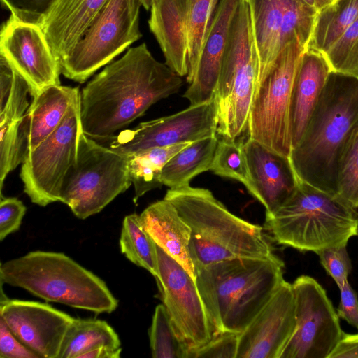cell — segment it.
<instances>
[{
  "mask_svg": "<svg viewBox=\"0 0 358 358\" xmlns=\"http://www.w3.org/2000/svg\"><path fill=\"white\" fill-rule=\"evenodd\" d=\"M121 352L122 348H99L83 355L81 358H118Z\"/></svg>",
  "mask_w": 358,
  "mask_h": 358,
  "instance_id": "cell-45",
  "label": "cell"
},
{
  "mask_svg": "<svg viewBox=\"0 0 358 358\" xmlns=\"http://www.w3.org/2000/svg\"><path fill=\"white\" fill-rule=\"evenodd\" d=\"M0 55L27 81L32 97L49 86L60 85L59 61L39 25L10 15L1 30Z\"/></svg>",
  "mask_w": 358,
  "mask_h": 358,
  "instance_id": "cell-15",
  "label": "cell"
},
{
  "mask_svg": "<svg viewBox=\"0 0 358 358\" xmlns=\"http://www.w3.org/2000/svg\"><path fill=\"white\" fill-rule=\"evenodd\" d=\"M0 280L46 301L97 314L118 306L102 279L62 252L32 251L8 260L1 264Z\"/></svg>",
  "mask_w": 358,
  "mask_h": 358,
  "instance_id": "cell-5",
  "label": "cell"
},
{
  "mask_svg": "<svg viewBox=\"0 0 358 358\" xmlns=\"http://www.w3.org/2000/svg\"><path fill=\"white\" fill-rule=\"evenodd\" d=\"M296 326L292 285L284 280L265 306L238 334L236 358H280Z\"/></svg>",
  "mask_w": 358,
  "mask_h": 358,
  "instance_id": "cell-17",
  "label": "cell"
},
{
  "mask_svg": "<svg viewBox=\"0 0 358 358\" xmlns=\"http://www.w3.org/2000/svg\"><path fill=\"white\" fill-rule=\"evenodd\" d=\"M140 1L145 10H150L153 0H140Z\"/></svg>",
  "mask_w": 358,
  "mask_h": 358,
  "instance_id": "cell-47",
  "label": "cell"
},
{
  "mask_svg": "<svg viewBox=\"0 0 358 358\" xmlns=\"http://www.w3.org/2000/svg\"><path fill=\"white\" fill-rule=\"evenodd\" d=\"M243 139L232 141L221 138L218 140L210 167L215 174L239 181L250 192L252 182L243 144Z\"/></svg>",
  "mask_w": 358,
  "mask_h": 358,
  "instance_id": "cell-35",
  "label": "cell"
},
{
  "mask_svg": "<svg viewBox=\"0 0 358 358\" xmlns=\"http://www.w3.org/2000/svg\"><path fill=\"white\" fill-rule=\"evenodd\" d=\"M358 17V0H336L317 13L306 49L324 55Z\"/></svg>",
  "mask_w": 358,
  "mask_h": 358,
  "instance_id": "cell-29",
  "label": "cell"
},
{
  "mask_svg": "<svg viewBox=\"0 0 358 358\" xmlns=\"http://www.w3.org/2000/svg\"><path fill=\"white\" fill-rule=\"evenodd\" d=\"M323 55L332 73L358 79V17Z\"/></svg>",
  "mask_w": 358,
  "mask_h": 358,
  "instance_id": "cell-36",
  "label": "cell"
},
{
  "mask_svg": "<svg viewBox=\"0 0 358 358\" xmlns=\"http://www.w3.org/2000/svg\"><path fill=\"white\" fill-rule=\"evenodd\" d=\"M148 24L165 58L180 77L188 73L186 0H153Z\"/></svg>",
  "mask_w": 358,
  "mask_h": 358,
  "instance_id": "cell-23",
  "label": "cell"
},
{
  "mask_svg": "<svg viewBox=\"0 0 358 358\" xmlns=\"http://www.w3.org/2000/svg\"><path fill=\"white\" fill-rule=\"evenodd\" d=\"M246 1L250 10L261 72L274 63L283 48L282 28L289 0Z\"/></svg>",
  "mask_w": 358,
  "mask_h": 358,
  "instance_id": "cell-26",
  "label": "cell"
},
{
  "mask_svg": "<svg viewBox=\"0 0 358 358\" xmlns=\"http://www.w3.org/2000/svg\"><path fill=\"white\" fill-rule=\"evenodd\" d=\"M80 96L78 87L55 85L32 97L20 127L25 156L55 131Z\"/></svg>",
  "mask_w": 358,
  "mask_h": 358,
  "instance_id": "cell-22",
  "label": "cell"
},
{
  "mask_svg": "<svg viewBox=\"0 0 358 358\" xmlns=\"http://www.w3.org/2000/svg\"><path fill=\"white\" fill-rule=\"evenodd\" d=\"M0 318L11 332L40 358H58L74 317L33 301H1Z\"/></svg>",
  "mask_w": 358,
  "mask_h": 358,
  "instance_id": "cell-16",
  "label": "cell"
},
{
  "mask_svg": "<svg viewBox=\"0 0 358 358\" xmlns=\"http://www.w3.org/2000/svg\"><path fill=\"white\" fill-rule=\"evenodd\" d=\"M329 358H358V333L343 336Z\"/></svg>",
  "mask_w": 358,
  "mask_h": 358,
  "instance_id": "cell-44",
  "label": "cell"
},
{
  "mask_svg": "<svg viewBox=\"0 0 358 358\" xmlns=\"http://www.w3.org/2000/svg\"><path fill=\"white\" fill-rule=\"evenodd\" d=\"M357 236H358V229H357Z\"/></svg>",
  "mask_w": 358,
  "mask_h": 358,
  "instance_id": "cell-49",
  "label": "cell"
},
{
  "mask_svg": "<svg viewBox=\"0 0 358 358\" xmlns=\"http://www.w3.org/2000/svg\"><path fill=\"white\" fill-rule=\"evenodd\" d=\"M218 140L217 134L201 138L173 155L162 169L163 185L169 189L182 187L197 175L210 171Z\"/></svg>",
  "mask_w": 358,
  "mask_h": 358,
  "instance_id": "cell-27",
  "label": "cell"
},
{
  "mask_svg": "<svg viewBox=\"0 0 358 358\" xmlns=\"http://www.w3.org/2000/svg\"><path fill=\"white\" fill-rule=\"evenodd\" d=\"M358 121V79L331 73L289 162L296 178L337 195V164Z\"/></svg>",
  "mask_w": 358,
  "mask_h": 358,
  "instance_id": "cell-4",
  "label": "cell"
},
{
  "mask_svg": "<svg viewBox=\"0 0 358 358\" xmlns=\"http://www.w3.org/2000/svg\"><path fill=\"white\" fill-rule=\"evenodd\" d=\"M188 73L190 84L195 74L219 0H186Z\"/></svg>",
  "mask_w": 358,
  "mask_h": 358,
  "instance_id": "cell-31",
  "label": "cell"
},
{
  "mask_svg": "<svg viewBox=\"0 0 358 358\" xmlns=\"http://www.w3.org/2000/svg\"><path fill=\"white\" fill-rule=\"evenodd\" d=\"M189 143L153 148L128 155L129 172L134 187V203L148 192L161 188L163 167L173 155Z\"/></svg>",
  "mask_w": 358,
  "mask_h": 358,
  "instance_id": "cell-30",
  "label": "cell"
},
{
  "mask_svg": "<svg viewBox=\"0 0 358 358\" xmlns=\"http://www.w3.org/2000/svg\"><path fill=\"white\" fill-rule=\"evenodd\" d=\"M331 73L330 66L322 53L309 49L304 50L296 74L290 103L292 148L301 139Z\"/></svg>",
  "mask_w": 358,
  "mask_h": 358,
  "instance_id": "cell-21",
  "label": "cell"
},
{
  "mask_svg": "<svg viewBox=\"0 0 358 358\" xmlns=\"http://www.w3.org/2000/svg\"><path fill=\"white\" fill-rule=\"evenodd\" d=\"M164 199L191 229L189 250L196 274L223 260L274 255L264 229L233 214L209 189L188 185L168 189Z\"/></svg>",
  "mask_w": 358,
  "mask_h": 358,
  "instance_id": "cell-3",
  "label": "cell"
},
{
  "mask_svg": "<svg viewBox=\"0 0 358 358\" xmlns=\"http://www.w3.org/2000/svg\"><path fill=\"white\" fill-rule=\"evenodd\" d=\"M121 252L133 264L157 275L156 243L143 227L139 215L124 217L120 238Z\"/></svg>",
  "mask_w": 358,
  "mask_h": 358,
  "instance_id": "cell-32",
  "label": "cell"
},
{
  "mask_svg": "<svg viewBox=\"0 0 358 358\" xmlns=\"http://www.w3.org/2000/svg\"><path fill=\"white\" fill-rule=\"evenodd\" d=\"M99 348H122L120 339L114 329L104 320L74 318L58 358H81Z\"/></svg>",
  "mask_w": 358,
  "mask_h": 358,
  "instance_id": "cell-28",
  "label": "cell"
},
{
  "mask_svg": "<svg viewBox=\"0 0 358 358\" xmlns=\"http://www.w3.org/2000/svg\"><path fill=\"white\" fill-rule=\"evenodd\" d=\"M284 268L274 254L226 259L198 271L196 285L215 333H241L285 280Z\"/></svg>",
  "mask_w": 358,
  "mask_h": 358,
  "instance_id": "cell-2",
  "label": "cell"
},
{
  "mask_svg": "<svg viewBox=\"0 0 358 358\" xmlns=\"http://www.w3.org/2000/svg\"><path fill=\"white\" fill-rule=\"evenodd\" d=\"M27 210L24 203L15 197H1L0 202V240L17 231L22 224Z\"/></svg>",
  "mask_w": 358,
  "mask_h": 358,
  "instance_id": "cell-40",
  "label": "cell"
},
{
  "mask_svg": "<svg viewBox=\"0 0 358 358\" xmlns=\"http://www.w3.org/2000/svg\"><path fill=\"white\" fill-rule=\"evenodd\" d=\"M160 299L174 330L189 350L208 343L215 334L195 280L176 260L156 245Z\"/></svg>",
  "mask_w": 358,
  "mask_h": 358,
  "instance_id": "cell-13",
  "label": "cell"
},
{
  "mask_svg": "<svg viewBox=\"0 0 358 358\" xmlns=\"http://www.w3.org/2000/svg\"><path fill=\"white\" fill-rule=\"evenodd\" d=\"M109 0H56L39 26L59 61Z\"/></svg>",
  "mask_w": 358,
  "mask_h": 358,
  "instance_id": "cell-20",
  "label": "cell"
},
{
  "mask_svg": "<svg viewBox=\"0 0 358 358\" xmlns=\"http://www.w3.org/2000/svg\"><path fill=\"white\" fill-rule=\"evenodd\" d=\"M336 0H315V6L318 11L324 6L333 3Z\"/></svg>",
  "mask_w": 358,
  "mask_h": 358,
  "instance_id": "cell-46",
  "label": "cell"
},
{
  "mask_svg": "<svg viewBox=\"0 0 358 358\" xmlns=\"http://www.w3.org/2000/svg\"><path fill=\"white\" fill-rule=\"evenodd\" d=\"M264 226L278 244L316 253L347 245L357 236L358 211L338 196L298 180L282 204L266 215Z\"/></svg>",
  "mask_w": 358,
  "mask_h": 358,
  "instance_id": "cell-6",
  "label": "cell"
},
{
  "mask_svg": "<svg viewBox=\"0 0 358 358\" xmlns=\"http://www.w3.org/2000/svg\"><path fill=\"white\" fill-rule=\"evenodd\" d=\"M346 246L328 248L316 252L320 264L338 287L348 281L352 268Z\"/></svg>",
  "mask_w": 358,
  "mask_h": 358,
  "instance_id": "cell-37",
  "label": "cell"
},
{
  "mask_svg": "<svg viewBox=\"0 0 358 358\" xmlns=\"http://www.w3.org/2000/svg\"><path fill=\"white\" fill-rule=\"evenodd\" d=\"M80 96L59 126L21 164L20 178L31 201L40 206L60 201L65 176L75 164L81 134Z\"/></svg>",
  "mask_w": 358,
  "mask_h": 358,
  "instance_id": "cell-11",
  "label": "cell"
},
{
  "mask_svg": "<svg viewBox=\"0 0 358 358\" xmlns=\"http://www.w3.org/2000/svg\"><path fill=\"white\" fill-rule=\"evenodd\" d=\"M337 196L358 208V121L348 134L337 164Z\"/></svg>",
  "mask_w": 358,
  "mask_h": 358,
  "instance_id": "cell-33",
  "label": "cell"
},
{
  "mask_svg": "<svg viewBox=\"0 0 358 358\" xmlns=\"http://www.w3.org/2000/svg\"><path fill=\"white\" fill-rule=\"evenodd\" d=\"M238 334L217 332L201 347L189 350L188 358H236Z\"/></svg>",
  "mask_w": 358,
  "mask_h": 358,
  "instance_id": "cell-38",
  "label": "cell"
},
{
  "mask_svg": "<svg viewBox=\"0 0 358 358\" xmlns=\"http://www.w3.org/2000/svg\"><path fill=\"white\" fill-rule=\"evenodd\" d=\"M252 182L250 194L273 214L294 191L298 179L289 159L248 138L243 144Z\"/></svg>",
  "mask_w": 358,
  "mask_h": 358,
  "instance_id": "cell-18",
  "label": "cell"
},
{
  "mask_svg": "<svg viewBox=\"0 0 358 358\" xmlns=\"http://www.w3.org/2000/svg\"><path fill=\"white\" fill-rule=\"evenodd\" d=\"M140 0H109L59 61L61 73L83 83L141 37Z\"/></svg>",
  "mask_w": 358,
  "mask_h": 358,
  "instance_id": "cell-10",
  "label": "cell"
},
{
  "mask_svg": "<svg viewBox=\"0 0 358 358\" xmlns=\"http://www.w3.org/2000/svg\"><path fill=\"white\" fill-rule=\"evenodd\" d=\"M153 358H188V349L177 336L165 306H156L149 329Z\"/></svg>",
  "mask_w": 358,
  "mask_h": 358,
  "instance_id": "cell-34",
  "label": "cell"
},
{
  "mask_svg": "<svg viewBox=\"0 0 358 358\" xmlns=\"http://www.w3.org/2000/svg\"><path fill=\"white\" fill-rule=\"evenodd\" d=\"M141 224L154 242L180 264L196 282L190 257L191 229L165 199L148 206L140 215Z\"/></svg>",
  "mask_w": 358,
  "mask_h": 358,
  "instance_id": "cell-24",
  "label": "cell"
},
{
  "mask_svg": "<svg viewBox=\"0 0 358 358\" xmlns=\"http://www.w3.org/2000/svg\"><path fill=\"white\" fill-rule=\"evenodd\" d=\"M241 0H220L192 83L182 96L190 105L214 99L233 20Z\"/></svg>",
  "mask_w": 358,
  "mask_h": 358,
  "instance_id": "cell-19",
  "label": "cell"
},
{
  "mask_svg": "<svg viewBox=\"0 0 358 358\" xmlns=\"http://www.w3.org/2000/svg\"><path fill=\"white\" fill-rule=\"evenodd\" d=\"M182 77L157 61L145 43L129 48L106 66L80 92L84 134L109 141L157 101L177 94Z\"/></svg>",
  "mask_w": 358,
  "mask_h": 358,
  "instance_id": "cell-1",
  "label": "cell"
},
{
  "mask_svg": "<svg viewBox=\"0 0 358 358\" xmlns=\"http://www.w3.org/2000/svg\"><path fill=\"white\" fill-rule=\"evenodd\" d=\"M292 285L296 326L280 358H329L344 331L326 290L306 275Z\"/></svg>",
  "mask_w": 358,
  "mask_h": 358,
  "instance_id": "cell-12",
  "label": "cell"
},
{
  "mask_svg": "<svg viewBox=\"0 0 358 358\" xmlns=\"http://www.w3.org/2000/svg\"><path fill=\"white\" fill-rule=\"evenodd\" d=\"M340 303L336 309L339 318L358 329V296L348 281L338 287Z\"/></svg>",
  "mask_w": 358,
  "mask_h": 358,
  "instance_id": "cell-42",
  "label": "cell"
},
{
  "mask_svg": "<svg viewBox=\"0 0 358 358\" xmlns=\"http://www.w3.org/2000/svg\"><path fill=\"white\" fill-rule=\"evenodd\" d=\"M28 94H31L29 85L21 76L16 74L7 103L0 110L1 197L4 180L22 163L25 156L20 127L30 106Z\"/></svg>",
  "mask_w": 358,
  "mask_h": 358,
  "instance_id": "cell-25",
  "label": "cell"
},
{
  "mask_svg": "<svg viewBox=\"0 0 358 358\" xmlns=\"http://www.w3.org/2000/svg\"><path fill=\"white\" fill-rule=\"evenodd\" d=\"M305 50L295 38L284 46L269 68L259 73L249 117V138L289 159L292 93Z\"/></svg>",
  "mask_w": 358,
  "mask_h": 358,
  "instance_id": "cell-8",
  "label": "cell"
},
{
  "mask_svg": "<svg viewBox=\"0 0 358 358\" xmlns=\"http://www.w3.org/2000/svg\"><path fill=\"white\" fill-rule=\"evenodd\" d=\"M259 72V59L252 31H231L214 99L217 134L236 141L248 136L249 117Z\"/></svg>",
  "mask_w": 358,
  "mask_h": 358,
  "instance_id": "cell-9",
  "label": "cell"
},
{
  "mask_svg": "<svg viewBox=\"0 0 358 358\" xmlns=\"http://www.w3.org/2000/svg\"><path fill=\"white\" fill-rule=\"evenodd\" d=\"M131 184L128 156L83 132L76 162L64 180L60 202L84 220L101 211Z\"/></svg>",
  "mask_w": 358,
  "mask_h": 358,
  "instance_id": "cell-7",
  "label": "cell"
},
{
  "mask_svg": "<svg viewBox=\"0 0 358 358\" xmlns=\"http://www.w3.org/2000/svg\"><path fill=\"white\" fill-rule=\"evenodd\" d=\"M17 20L39 25L56 0H1Z\"/></svg>",
  "mask_w": 358,
  "mask_h": 358,
  "instance_id": "cell-39",
  "label": "cell"
},
{
  "mask_svg": "<svg viewBox=\"0 0 358 358\" xmlns=\"http://www.w3.org/2000/svg\"><path fill=\"white\" fill-rule=\"evenodd\" d=\"M306 3H307L308 5H309L310 6H312V7H314L315 8V0H303Z\"/></svg>",
  "mask_w": 358,
  "mask_h": 358,
  "instance_id": "cell-48",
  "label": "cell"
},
{
  "mask_svg": "<svg viewBox=\"0 0 358 358\" xmlns=\"http://www.w3.org/2000/svg\"><path fill=\"white\" fill-rule=\"evenodd\" d=\"M15 70L8 61L0 55V110L6 106L13 85Z\"/></svg>",
  "mask_w": 358,
  "mask_h": 358,
  "instance_id": "cell-43",
  "label": "cell"
},
{
  "mask_svg": "<svg viewBox=\"0 0 358 358\" xmlns=\"http://www.w3.org/2000/svg\"><path fill=\"white\" fill-rule=\"evenodd\" d=\"M0 357L1 358H40L34 352L24 345L0 318Z\"/></svg>",
  "mask_w": 358,
  "mask_h": 358,
  "instance_id": "cell-41",
  "label": "cell"
},
{
  "mask_svg": "<svg viewBox=\"0 0 358 358\" xmlns=\"http://www.w3.org/2000/svg\"><path fill=\"white\" fill-rule=\"evenodd\" d=\"M217 127V106L213 99L122 131L109 140L108 147L128 156L153 148L191 143L216 135Z\"/></svg>",
  "mask_w": 358,
  "mask_h": 358,
  "instance_id": "cell-14",
  "label": "cell"
}]
</instances>
